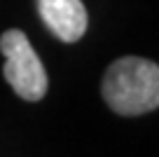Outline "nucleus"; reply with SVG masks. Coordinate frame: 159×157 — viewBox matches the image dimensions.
Returning a JSON list of instances; mask_svg holds the SVG:
<instances>
[{
    "mask_svg": "<svg viewBox=\"0 0 159 157\" xmlns=\"http://www.w3.org/2000/svg\"><path fill=\"white\" fill-rule=\"evenodd\" d=\"M103 98L117 115H145L159 106V66L140 56H124L108 66Z\"/></svg>",
    "mask_w": 159,
    "mask_h": 157,
    "instance_id": "nucleus-1",
    "label": "nucleus"
},
{
    "mask_svg": "<svg viewBox=\"0 0 159 157\" xmlns=\"http://www.w3.org/2000/svg\"><path fill=\"white\" fill-rule=\"evenodd\" d=\"M0 52L5 54L2 75L12 84L16 96L24 101H40L45 98L49 80H47L45 66L38 59L33 45L28 42L24 31L10 28L0 35Z\"/></svg>",
    "mask_w": 159,
    "mask_h": 157,
    "instance_id": "nucleus-2",
    "label": "nucleus"
},
{
    "mask_svg": "<svg viewBox=\"0 0 159 157\" xmlns=\"http://www.w3.org/2000/svg\"><path fill=\"white\" fill-rule=\"evenodd\" d=\"M40 19L61 42H77L87 33L89 17L82 0H35Z\"/></svg>",
    "mask_w": 159,
    "mask_h": 157,
    "instance_id": "nucleus-3",
    "label": "nucleus"
}]
</instances>
